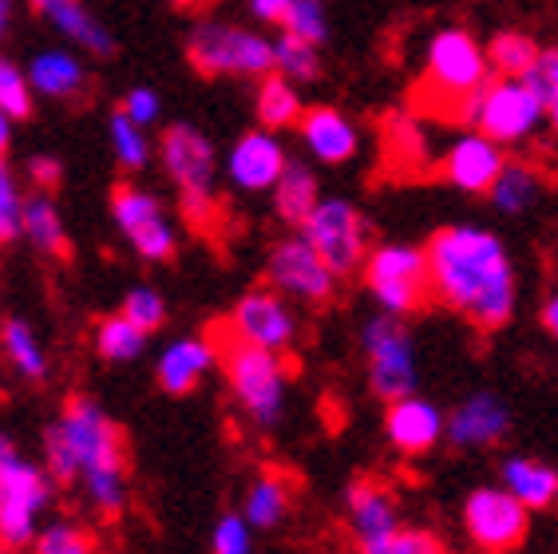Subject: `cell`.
Masks as SVG:
<instances>
[{
    "label": "cell",
    "mask_w": 558,
    "mask_h": 554,
    "mask_svg": "<svg viewBox=\"0 0 558 554\" xmlns=\"http://www.w3.org/2000/svg\"><path fill=\"white\" fill-rule=\"evenodd\" d=\"M432 298L484 333L504 329L515 317L519 277L511 250L495 230L472 222L440 226L424 245Z\"/></svg>",
    "instance_id": "cell-1"
},
{
    "label": "cell",
    "mask_w": 558,
    "mask_h": 554,
    "mask_svg": "<svg viewBox=\"0 0 558 554\" xmlns=\"http://www.w3.org/2000/svg\"><path fill=\"white\" fill-rule=\"evenodd\" d=\"M44 468L60 487H80L99 519L128 511V448L123 432L96 396L75 393L44 427Z\"/></svg>",
    "instance_id": "cell-2"
},
{
    "label": "cell",
    "mask_w": 558,
    "mask_h": 554,
    "mask_svg": "<svg viewBox=\"0 0 558 554\" xmlns=\"http://www.w3.org/2000/svg\"><path fill=\"white\" fill-rule=\"evenodd\" d=\"M210 341L218 349V364H222L238 412L262 432H274L286 420V405H290V369H286V361L278 352L234 341L222 325L210 329Z\"/></svg>",
    "instance_id": "cell-3"
},
{
    "label": "cell",
    "mask_w": 558,
    "mask_h": 554,
    "mask_svg": "<svg viewBox=\"0 0 558 554\" xmlns=\"http://www.w3.org/2000/svg\"><path fill=\"white\" fill-rule=\"evenodd\" d=\"M159 162L162 174L171 179L179 206L194 230L210 234L218 218V150L215 143L194 128V123H167L159 135Z\"/></svg>",
    "instance_id": "cell-4"
},
{
    "label": "cell",
    "mask_w": 558,
    "mask_h": 554,
    "mask_svg": "<svg viewBox=\"0 0 558 554\" xmlns=\"http://www.w3.org/2000/svg\"><path fill=\"white\" fill-rule=\"evenodd\" d=\"M365 289L380 305V313L392 317H412L432 301V277H428V254L424 245L409 242H385L373 245L361 266Z\"/></svg>",
    "instance_id": "cell-5"
},
{
    "label": "cell",
    "mask_w": 558,
    "mask_h": 554,
    "mask_svg": "<svg viewBox=\"0 0 558 554\" xmlns=\"http://www.w3.org/2000/svg\"><path fill=\"white\" fill-rule=\"evenodd\" d=\"M492 80L484 44L475 40L468 28H440L428 40L424 52V84L436 92L444 104V116L460 119L463 104Z\"/></svg>",
    "instance_id": "cell-6"
},
{
    "label": "cell",
    "mask_w": 558,
    "mask_h": 554,
    "mask_svg": "<svg viewBox=\"0 0 558 554\" xmlns=\"http://www.w3.org/2000/svg\"><path fill=\"white\" fill-rule=\"evenodd\" d=\"M186 60L198 75L262 80L274 72V40L230 21H198L186 36Z\"/></svg>",
    "instance_id": "cell-7"
},
{
    "label": "cell",
    "mask_w": 558,
    "mask_h": 554,
    "mask_svg": "<svg viewBox=\"0 0 558 554\" xmlns=\"http://www.w3.org/2000/svg\"><path fill=\"white\" fill-rule=\"evenodd\" d=\"M460 123L487 135L499 147L526 143L543 123H547V104L523 84V80H487L468 104H463Z\"/></svg>",
    "instance_id": "cell-8"
},
{
    "label": "cell",
    "mask_w": 558,
    "mask_h": 554,
    "mask_svg": "<svg viewBox=\"0 0 558 554\" xmlns=\"http://www.w3.org/2000/svg\"><path fill=\"white\" fill-rule=\"evenodd\" d=\"M361 352H365L368 388L385 405L416 396L420 388V352L409 325L392 313H376L361 325Z\"/></svg>",
    "instance_id": "cell-9"
},
{
    "label": "cell",
    "mask_w": 558,
    "mask_h": 554,
    "mask_svg": "<svg viewBox=\"0 0 558 554\" xmlns=\"http://www.w3.org/2000/svg\"><path fill=\"white\" fill-rule=\"evenodd\" d=\"M298 234L322 254V262L337 277L356 274V269L365 266L368 250H373L365 214L356 210L349 198H322V203L313 206L310 218L301 222Z\"/></svg>",
    "instance_id": "cell-10"
},
{
    "label": "cell",
    "mask_w": 558,
    "mask_h": 554,
    "mask_svg": "<svg viewBox=\"0 0 558 554\" xmlns=\"http://www.w3.org/2000/svg\"><path fill=\"white\" fill-rule=\"evenodd\" d=\"M111 218H116V230L131 242V250L159 266V262H171L174 250H179V230H174L167 203L159 194H150L140 182H119L111 186Z\"/></svg>",
    "instance_id": "cell-11"
},
{
    "label": "cell",
    "mask_w": 558,
    "mask_h": 554,
    "mask_svg": "<svg viewBox=\"0 0 558 554\" xmlns=\"http://www.w3.org/2000/svg\"><path fill=\"white\" fill-rule=\"evenodd\" d=\"M463 534L480 554H515L531 531V511L515 495H507L499 483L468 491L463 499Z\"/></svg>",
    "instance_id": "cell-12"
},
{
    "label": "cell",
    "mask_w": 558,
    "mask_h": 554,
    "mask_svg": "<svg viewBox=\"0 0 558 554\" xmlns=\"http://www.w3.org/2000/svg\"><path fill=\"white\" fill-rule=\"evenodd\" d=\"M56 499V480L44 463L24 456L12 480L0 491V543L9 551H28L40 527L48 522Z\"/></svg>",
    "instance_id": "cell-13"
},
{
    "label": "cell",
    "mask_w": 558,
    "mask_h": 554,
    "mask_svg": "<svg viewBox=\"0 0 558 554\" xmlns=\"http://www.w3.org/2000/svg\"><path fill=\"white\" fill-rule=\"evenodd\" d=\"M222 329L230 333L234 341L278 352L281 357V352H290L293 345H298L301 321H298V310H293V301L281 298L278 289L258 286L234 301V310L222 321Z\"/></svg>",
    "instance_id": "cell-14"
},
{
    "label": "cell",
    "mask_w": 558,
    "mask_h": 554,
    "mask_svg": "<svg viewBox=\"0 0 558 554\" xmlns=\"http://www.w3.org/2000/svg\"><path fill=\"white\" fill-rule=\"evenodd\" d=\"M337 281L341 277L325 266L322 254L301 234L281 238L266 257V286L298 305H329L337 298Z\"/></svg>",
    "instance_id": "cell-15"
},
{
    "label": "cell",
    "mask_w": 558,
    "mask_h": 554,
    "mask_svg": "<svg viewBox=\"0 0 558 554\" xmlns=\"http://www.w3.org/2000/svg\"><path fill=\"white\" fill-rule=\"evenodd\" d=\"M511 432V408L499 393L480 388L463 396L460 405L444 416V444L456 451H484L504 444Z\"/></svg>",
    "instance_id": "cell-16"
},
{
    "label": "cell",
    "mask_w": 558,
    "mask_h": 554,
    "mask_svg": "<svg viewBox=\"0 0 558 554\" xmlns=\"http://www.w3.org/2000/svg\"><path fill=\"white\" fill-rule=\"evenodd\" d=\"M286 162H290V150L281 147V138L266 128H254L238 135L234 147L226 150V179L234 182L238 191L266 194L278 186Z\"/></svg>",
    "instance_id": "cell-17"
},
{
    "label": "cell",
    "mask_w": 558,
    "mask_h": 554,
    "mask_svg": "<svg viewBox=\"0 0 558 554\" xmlns=\"http://www.w3.org/2000/svg\"><path fill=\"white\" fill-rule=\"evenodd\" d=\"M444 416L440 405H432L428 396H404L385 408V439L388 448L404 459L428 456L444 444Z\"/></svg>",
    "instance_id": "cell-18"
},
{
    "label": "cell",
    "mask_w": 558,
    "mask_h": 554,
    "mask_svg": "<svg viewBox=\"0 0 558 554\" xmlns=\"http://www.w3.org/2000/svg\"><path fill=\"white\" fill-rule=\"evenodd\" d=\"M504 167H507L504 147L492 143L487 135H480V131H468V135L451 138L440 159V174L463 194H487Z\"/></svg>",
    "instance_id": "cell-19"
},
{
    "label": "cell",
    "mask_w": 558,
    "mask_h": 554,
    "mask_svg": "<svg viewBox=\"0 0 558 554\" xmlns=\"http://www.w3.org/2000/svg\"><path fill=\"white\" fill-rule=\"evenodd\" d=\"M344 519H349L356 551H365V546L380 543L404 527L397 495L380 480H353L344 487Z\"/></svg>",
    "instance_id": "cell-20"
},
{
    "label": "cell",
    "mask_w": 558,
    "mask_h": 554,
    "mask_svg": "<svg viewBox=\"0 0 558 554\" xmlns=\"http://www.w3.org/2000/svg\"><path fill=\"white\" fill-rule=\"evenodd\" d=\"M301 147L313 162H325V167H341V162L356 159L361 150V131L341 107H305V116L298 123Z\"/></svg>",
    "instance_id": "cell-21"
},
{
    "label": "cell",
    "mask_w": 558,
    "mask_h": 554,
    "mask_svg": "<svg viewBox=\"0 0 558 554\" xmlns=\"http://www.w3.org/2000/svg\"><path fill=\"white\" fill-rule=\"evenodd\" d=\"M40 21H48L72 48L87 52L92 60H111L119 52L116 36L84 0H28Z\"/></svg>",
    "instance_id": "cell-22"
},
{
    "label": "cell",
    "mask_w": 558,
    "mask_h": 554,
    "mask_svg": "<svg viewBox=\"0 0 558 554\" xmlns=\"http://www.w3.org/2000/svg\"><path fill=\"white\" fill-rule=\"evenodd\" d=\"M218 364V349L210 333H194V337H174L155 361V381L167 396H186L210 376Z\"/></svg>",
    "instance_id": "cell-23"
},
{
    "label": "cell",
    "mask_w": 558,
    "mask_h": 554,
    "mask_svg": "<svg viewBox=\"0 0 558 554\" xmlns=\"http://www.w3.org/2000/svg\"><path fill=\"white\" fill-rule=\"evenodd\" d=\"M499 487L515 495L526 511H547L558 503V468L535 456H507L499 463Z\"/></svg>",
    "instance_id": "cell-24"
},
{
    "label": "cell",
    "mask_w": 558,
    "mask_h": 554,
    "mask_svg": "<svg viewBox=\"0 0 558 554\" xmlns=\"http://www.w3.org/2000/svg\"><path fill=\"white\" fill-rule=\"evenodd\" d=\"M24 75H28L33 96H44V99H75V96H84V87H87L84 60L75 52H68V48H44V52H36Z\"/></svg>",
    "instance_id": "cell-25"
},
{
    "label": "cell",
    "mask_w": 558,
    "mask_h": 554,
    "mask_svg": "<svg viewBox=\"0 0 558 554\" xmlns=\"http://www.w3.org/2000/svg\"><path fill=\"white\" fill-rule=\"evenodd\" d=\"M293 511V483L281 471H262L254 475L242 499V519L254 531H278L281 522L290 519Z\"/></svg>",
    "instance_id": "cell-26"
},
{
    "label": "cell",
    "mask_w": 558,
    "mask_h": 554,
    "mask_svg": "<svg viewBox=\"0 0 558 554\" xmlns=\"http://www.w3.org/2000/svg\"><path fill=\"white\" fill-rule=\"evenodd\" d=\"M274 214H278L281 222L301 230V222L313 214V206L322 203V182H317V171H313L305 159H293L286 162V171H281L278 186H274Z\"/></svg>",
    "instance_id": "cell-27"
},
{
    "label": "cell",
    "mask_w": 558,
    "mask_h": 554,
    "mask_svg": "<svg viewBox=\"0 0 558 554\" xmlns=\"http://www.w3.org/2000/svg\"><path fill=\"white\" fill-rule=\"evenodd\" d=\"M0 352H4V361L16 369V376L28 384H44L48 373H52L48 349H44L40 333L33 329V321L4 317V325H0Z\"/></svg>",
    "instance_id": "cell-28"
},
{
    "label": "cell",
    "mask_w": 558,
    "mask_h": 554,
    "mask_svg": "<svg viewBox=\"0 0 558 554\" xmlns=\"http://www.w3.org/2000/svg\"><path fill=\"white\" fill-rule=\"evenodd\" d=\"M21 238H28V242L48 257L72 254L64 214H60V206H56V198L48 191H36L24 198V234Z\"/></svg>",
    "instance_id": "cell-29"
},
{
    "label": "cell",
    "mask_w": 558,
    "mask_h": 554,
    "mask_svg": "<svg viewBox=\"0 0 558 554\" xmlns=\"http://www.w3.org/2000/svg\"><path fill=\"white\" fill-rule=\"evenodd\" d=\"M254 116L266 131H286V128H298L301 116H305V104H301V92L298 84L290 80H281L278 72H269L258 80V92H254Z\"/></svg>",
    "instance_id": "cell-30"
},
{
    "label": "cell",
    "mask_w": 558,
    "mask_h": 554,
    "mask_svg": "<svg viewBox=\"0 0 558 554\" xmlns=\"http://www.w3.org/2000/svg\"><path fill=\"white\" fill-rule=\"evenodd\" d=\"M484 52H487L492 75H499V80H523V75L535 68L543 48H538L535 36H526V33H495Z\"/></svg>",
    "instance_id": "cell-31"
},
{
    "label": "cell",
    "mask_w": 558,
    "mask_h": 554,
    "mask_svg": "<svg viewBox=\"0 0 558 554\" xmlns=\"http://www.w3.org/2000/svg\"><path fill=\"white\" fill-rule=\"evenodd\" d=\"M487 194H492L495 210L526 214L531 206L538 203V194H543V182H538V174L531 171L526 162H507L504 171H499V179H495V186Z\"/></svg>",
    "instance_id": "cell-32"
},
{
    "label": "cell",
    "mask_w": 558,
    "mask_h": 554,
    "mask_svg": "<svg viewBox=\"0 0 558 554\" xmlns=\"http://www.w3.org/2000/svg\"><path fill=\"white\" fill-rule=\"evenodd\" d=\"M147 333L135 329L123 313H116V317H104L96 321V352L104 357V361L111 364H128V361H140L143 352H147Z\"/></svg>",
    "instance_id": "cell-33"
},
{
    "label": "cell",
    "mask_w": 558,
    "mask_h": 554,
    "mask_svg": "<svg viewBox=\"0 0 558 554\" xmlns=\"http://www.w3.org/2000/svg\"><path fill=\"white\" fill-rule=\"evenodd\" d=\"M274 72L281 80H290V84H310L322 75V48H313V44L298 40V36L281 33L274 40Z\"/></svg>",
    "instance_id": "cell-34"
},
{
    "label": "cell",
    "mask_w": 558,
    "mask_h": 554,
    "mask_svg": "<svg viewBox=\"0 0 558 554\" xmlns=\"http://www.w3.org/2000/svg\"><path fill=\"white\" fill-rule=\"evenodd\" d=\"M108 138H111V155H116V162L123 167V171H143L150 162V138L143 128H135L123 111H111L108 119Z\"/></svg>",
    "instance_id": "cell-35"
},
{
    "label": "cell",
    "mask_w": 558,
    "mask_h": 554,
    "mask_svg": "<svg viewBox=\"0 0 558 554\" xmlns=\"http://www.w3.org/2000/svg\"><path fill=\"white\" fill-rule=\"evenodd\" d=\"M28 551L33 554H96V534L72 519H48Z\"/></svg>",
    "instance_id": "cell-36"
},
{
    "label": "cell",
    "mask_w": 558,
    "mask_h": 554,
    "mask_svg": "<svg viewBox=\"0 0 558 554\" xmlns=\"http://www.w3.org/2000/svg\"><path fill=\"white\" fill-rule=\"evenodd\" d=\"M281 28L298 36V40L313 44V48H322L329 40V9H325V0H293Z\"/></svg>",
    "instance_id": "cell-37"
},
{
    "label": "cell",
    "mask_w": 558,
    "mask_h": 554,
    "mask_svg": "<svg viewBox=\"0 0 558 554\" xmlns=\"http://www.w3.org/2000/svg\"><path fill=\"white\" fill-rule=\"evenodd\" d=\"M24 234V191L9 159H0V245Z\"/></svg>",
    "instance_id": "cell-38"
},
{
    "label": "cell",
    "mask_w": 558,
    "mask_h": 554,
    "mask_svg": "<svg viewBox=\"0 0 558 554\" xmlns=\"http://www.w3.org/2000/svg\"><path fill=\"white\" fill-rule=\"evenodd\" d=\"M0 107L9 111L12 123H24L36 111V96L33 87H28V75L12 64L9 56H0Z\"/></svg>",
    "instance_id": "cell-39"
},
{
    "label": "cell",
    "mask_w": 558,
    "mask_h": 554,
    "mask_svg": "<svg viewBox=\"0 0 558 554\" xmlns=\"http://www.w3.org/2000/svg\"><path fill=\"white\" fill-rule=\"evenodd\" d=\"M123 317L135 325V329H143L150 337L155 329H162V321H167V298H162L159 289H150V286H135L123 298Z\"/></svg>",
    "instance_id": "cell-40"
},
{
    "label": "cell",
    "mask_w": 558,
    "mask_h": 554,
    "mask_svg": "<svg viewBox=\"0 0 558 554\" xmlns=\"http://www.w3.org/2000/svg\"><path fill=\"white\" fill-rule=\"evenodd\" d=\"M254 527L242 519V511H226L215 519L210 531V554H254Z\"/></svg>",
    "instance_id": "cell-41"
},
{
    "label": "cell",
    "mask_w": 558,
    "mask_h": 554,
    "mask_svg": "<svg viewBox=\"0 0 558 554\" xmlns=\"http://www.w3.org/2000/svg\"><path fill=\"white\" fill-rule=\"evenodd\" d=\"M356 554H448V551H444L440 539L432 531H424V527H400V531H392L388 539H380V543L365 546V551H356Z\"/></svg>",
    "instance_id": "cell-42"
},
{
    "label": "cell",
    "mask_w": 558,
    "mask_h": 554,
    "mask_svg": "<svg viewBox=\"0 0 558 554\" xmlns=\"http://www.w3.org/2000/svg\"><path fill=\"white\" fill-rule=\"evenodd\" d=\"M119 111H123V116H128L135 128L147 131L150 123H159V119H162V99H159V92H155V87L140 84V87H131L128 96H123Z\"/></svg>",
    "instance_id": "cell-43"
},
{
    "label": "cell",
    "mask_w": 558,
    "mask_h": 554,
    "mask_svg": "<svg viewBox=\"0 0 558 554\" xmlns=\"http://www.w3.org/2000/svg\"><path fill=\"white\" fill-rule=\"evenodd\" d=\"M523 84L535 92L543 104H550V96L558 92V48H543L535 60V68L523 75Z\"/></svg>",
    "instance_id": "cell-44"
},
{
    "label": "cell",
    "mask_w": 558,
    "mask_h": 554,
    "mask_svg": "<svg viewBox=\"0 0 558 554\" xmlns=\"http://www.w3.org/2000/svg\"><path fill=\"white\" fill-rule=\"evenodd\" d=\"M28 179H33V186H40V191H52L56 182L64 179V162L56 159V155H33Z\"/></svg>",
    "instance_id": "cell-45"
},
{
    "label": "cell",
    "mask_w": 558,
    "mask_h": 554,
    "mask_svg": "<svg viewBox=\"0 0 558 554\" xmlns=\"http://www.w3.org/2000/svg\"><path fill=\"white\" fill-rule=\"evenodd\" d=\"M254 21L262 24H286V12H290L293 0H246Z\"/></svg>",
    "instance_id": "cell-46"
},
{
    "label": "cell",
    "mask_w": 558,
    "mask_h": 554,
    "mask_svg": "<svg viewBox=\"0 0 558 554\" xmlns=\"http://www.w3.org/2000/svg\"><path fill=\"white\" fill-rule=\"evenodd\" d=\"M21 459H24V451L16 448V439L0 432V491H4V483L12 480V471H16V463H21Z\"/></svg>",
    "instance_id": "cell-47"
},
{
    "label": "cell",
    "mask_w": 558,
    "mask_h": 554,
    "mask_svg": "<svg viewBox=\"0 0 558 554\" xmlns=\"http://www.w3.org/2000/svg\"><path fill=\"white\" fill-rule=\"evenodd\" d=\"M543 329L558 341V293H550V298L543 301Z\"/></svg>",
    "instance_id": "cell-48"
},
{
    "label": "cell",
    "mask_w": 558,
    "mask_h": 554,
    "mask_svg": "<svg viewBox=\"0 0 558 554\" xmlns=\"http://www.w3.org/2000/svg\"><path fill=\"white\" fill-rule=\"evenodd\" d=\"M9 147H12V119H9V111L0 107V159L9 155Z\"/></svg>",
    "instance_id": "cell-49"
},
{
    "label": "cell",
    "mask_w": 558,
    "mask_h": 554,
    "mask_svg": "<svg viewBox=\"0 0 558 554\" xmlns=\"http://www.w3.org/2000/svg\"><path fill=\"white\" fill-rule=\"evenodd\" d=\"M12 33V0H0V36Z\"/></svg>",
    "instance_id": "cell-50"
},
{
    "label": "cell",
    "mask_w": 558,
    "mask_h": 554,
    "mask_svg": "<svg viewBox=\"0 0 558 554\" xmlns=\"http://www.w3.org/2000/svg\"><path fill=\"white\" fill-rule=\"evenodd\" d=\"M171 9H179V12H198V9H206L210 0H167Z\"/></svg>",
    "instance_id": "cell-51"
},
{
    "label": "cell",
    "mask_w": 558,
    "mask_h": 554,
    "mask_svg": "<svg viewBox=\"0 0 558 554\" xmlns=\"http://www.w3.org/2000/svg\"><path fill=\"white\" fill-rule=\"evenodd\" d=\"M547 123H550V131L558 135V92L550 96V104H547Z\"/></svg>",
    "instance_id": "cell-52"
},
{
    "label": "cell",
    "mask_w": 558,
    "mask_h": 554,
    "mask_svg": "<svg viewBox=\"0 0 558 554\" xmlns=\"http://www.w3.org/2000/svg\"><path fill=\"white\" fill-rule=\"evenodd\" d=\"M0 554H9V546H4V543H0Z\"/></svg>",
    "instance_id": "cell-53"
}]
</instances>
